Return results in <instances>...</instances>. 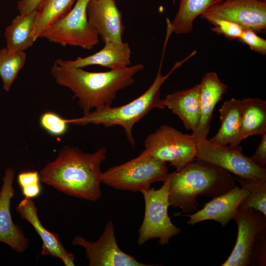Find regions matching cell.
I'll list each match as a JSON object with an SVG mask.
<instances>
[{
  "label": "cell",
  "mask_w": 266,
  "mask_h": 266,
  "mask_svg": "<svg viewBox=\"0 0 266 266\" xmlns=\"http://www.w3.org/2000/svg\"><path fill=\"white\" fill-rule=\"evenodd\" d=\"M225 0H180L178 11L170 22L175 34H187L191 32L195 19L212 6Z\"/></svg>",
  "instance_id": "cell-23"
},
{
  "label": "cell",
  "mask_w": 266,
  "mask_h": 266,
  "mask_svg": "<svg viewBox=\"0 0 266 266\" xmlns=\"http://www.w3.org/2000/svg\"><path fill=\"white\" fill-rule=\"evenodd\" d=\"M131 49L128 42H109L105 43L101 50L92 55L66 61L74 67L83 68L88 66H100L112 70L131 66Z\"/></svg>",
  "instance_id": "cell-18"
},
{
  "label": "cell",
  "mask_w": 266,
  "mask_h": 266,
  "mask_svg": "<svg viewBox=\"0 0 266 266\" xmlns=\"http://www.w3.org/2000/svg\"><path fill=\"white\" fill-rule=\"evenodd\" d=\"M22 193L25 198L33 199L38 197L41 192L40 183L33 184L21 188Z\"/></svg>",
  "instance_id": "cell-34"
},
{
  "label": "cell",
  "mask_w": 266,
  "mask_h": 266,
  "mask_svg": "<svg viewBox=\"0 0 266 266\" xmlns=\"http://www.w3.org/2000/svg\"><path fill=\"white\" fill-rule=\"evenodd\" d=\"M169 174L166 163L144 149L136 157L103 172L101 182L118 190L140 192L153 183L164 182Z\"/></svg>",
  "instance_id": "cell-5"
},
{
  "label": "cell",
  "mask_w": 266,
  "mask_h": 266,
  "mask_svg": "<svg viewBox=\"0 0 266 266\" xmlns=\"http://www.w3.org/2000/svg\"><path fill=\"white\" fill-rule=\"evenodd\" d=\"M171 1L172 2V3L174 4L175 3L176 0H171Z\"/></svg>",
  "instance_id": "cell-35"
},
{
  "label": "cell",
  "mask_w": 266,
  "mask_h": 266,
  "mask_svg": "<svg viewBox=\"0 0 266 266\" xmlns=\"http://www.w3.org/2000/svg\"><path fill=\"white\" fill-rule=\"evenodd\" d=\"M260 0V1H265V2H266V0Z\"/></svg>",
  "instance_id": "cell-36"
},
{
  "label": "cell",
  "mask_w": 266,
  "mask_h": 266,
  "mask_svg": "<svg viewBox=\"0 0 266 266\" xmlns=\"http://www.w3.org/2000/svg\"><path fill=\"white\" fill-rule=\"evenodd\" d=\"M144 147L152 156L169 163L178 171L197 156V141L192 134L183 133L167 125L161 126L144 140Z\"/></svg>",
  "instance_id": "cell-8"
},
{
  "label": "cell",
  "mask_w": 266,
  "mask_h": 266,
  "mask_svg": "<svg viewBox=\"0 0 266 266\" xmlns=\"http://www.w3.org/2000/svg\"><path fill=\"white\" fill-rule=\"evenodd\" d=\"M241 112V100L232 98L225 101L219 109L220 127L209 140L216 144L239 145Z\"/></svg>",
  "instance_id": "cell-20"
},
{
  "label": "cell",
  "mask_w": 266,
  "mask_h": 266,
  "mask_svg": "<svg viewBox=\"0 0 266 266\" xmlns=\"http://www.w3.org/2000/svg\"><path fill=\"white\" fill-rule=\"evenodd\" d=\"M205 20L213 25L211 28L212 31L223 35L229 40H238L243 31L237 24L226 20L211 18Z\"/></svg>",
  "instance_id": "cell-28"
},
{
  "label": "cell",
  "mask_w": 266,
  "mask_h": 266,
  "mask_svg": "<svg viewBox=\"0 0 266 266\" xmlns=\"http://www.w3.org/2000/svg\"><path fill=\"white\" fill-rule=\"evenodd\" d=\"M166 48H163L159 67L153 83L141 95L121 106H112L99 111H93L81 117L66 119L68 124L85 126L89 124L101 125L106 128L120 126L124 129L129 142L135 145L133 130L134 126L154 108H165L160 97L161 88L170 75L186 61L195 56L192 52L188 56L175 63L166 75L162 73Z\"/></svg>",
  "instance_id": "cell-4"
},
{
  "label": "cell",
  "mask_w": 266,
  "mask_h": 266,
  "mask_svg": "<svg viewBox=\"0 0 266 266\" xmlns=\"http://www.w3.org/2000/svg\"><path fill=\"white\" fill-rule=\"evenodd\" d=\"M41 127L50 134L61 136L66 132V119L63 118L56 113L48 111L43 113L39 119Z\"/></svg>",
  "instance_id": "cell-27"
},
{
  "label": "cell",
  "mask_w": 266,
  "mask_h": 266,
  "mask_svg": "<svg viewBox=\"0 0 266 266\" xmlns=\"http://www.w3.org/2000/svg\"><path fill=\"white\" fill-rule=\"evenodd\" d=\"M45 0H19L17 3V8L20 14L37 10Z\"/></svg>",
  "instance_id": "cell-33"
},
{
  "label": "cell",
  "mask_w": 266,
  "mask_h": 266,
  "mask_svg": "<svg viewBox=\"0 0 266 266\" xmlns=\"http://www.w3.org/2000/svg\"><path fill=\"white\" fill-rule=\"evenodd\" d=\"M234 176L213 164L195 158L173 172L168 192L169 205L184 213L197 210L198 196L214 198L233 189Z\"/></svg>",
  "instance_id": "cell-3"
},
{
  "label": "cell",
  "mask_w": 266,
  "mask_h": 266,
  "mask_svg": "<svg viewBox=\"0 0 266 266\" xmlns=\"http://www.w3.org/2000/svg\"><path fill=\"white\" fill-rule=\"evenodd\" d=\"M14 176V169L6 168L0 189V242L16 252L23 253L28 247V239L21 228L14 223L10 211L11 200L15 196Z\"/></svg>",
  "instance_id": "cell-14"
},
{
  "label": "cell",
  "mask_w": 266,
  "mask_h": 266,
  "mask_svg": "<svg viewBox=\"0 0 266 266\" xmlns=\"http://www.w3.org/2000/svg\"><path fill=\"white\" fill-rule=\"evenodd\" d=\"M37 10L16 16L4 32L6 48L11 52H25L33 46L32 37Z\"/></svg>",
  "instance_id": "cell-21"
},
{
  "label": "cell",
  "mask_w": 266,
  "mask_h": 266,
  "mask_svg": "<svg viewBox=\"0 0 266 266\" xmlns=\"http://www.w3.org/2000/svg\"><path fill=\"white\" fill-rule=\"evenodd\" d=\"M173 172L169 173L162 186L158 189L141 190L144 198L145 211L142 223L138 231L137 243L141 245L148 240L158 238L161 245L167 244L169 239L178 234L181 229L174 225L168 215V192Z\"/></svg>",
  "instance_id": "cell-6"
},
{
  "label": "cell",
  "mask_w": 266,
  "mask_h": 266,
  "mask_svg": "<svg viewBox=\"0 0 266 266\" xmlns=\"http://www.w3.org/2000/svg\"><path fill=\"white\" fill-rule=\"evenodd\" d=\"M234 177L241 187L246 188L250 192L239 207L252 208L266 217V181L248 180Z\"/></svg>",
  "instance_id": "cell-26"
},
{
  "label": "cell",
  "mask_w": 266,
  "mask_h": 266,
  "mask_svg": "<svg viewBox=\"0 0 266 266\" xmlns=\"http://www.w3.org/2000/svg\"><path fill=\"white\" fill-rule=\"evenodd\" d=\"M76 0H45L37 10L32 37L35 41L51 24L68 13Z\"/></svg>",
  "instance_id": "cell-24"
},
{
  "label": "cell",
  "mask_w": 266,
  "mask_h": 266,
  "mask_svg": "<svg viewBox=\"0 0 266 266\" xmlns=\"http://www.w3.org/2000/svg\"><path fill=\"white\" fill-rule=\"evenodd\" d=\"M197 159L231 173L239 179L266 181V168L255 164L244 155L239 145L214 144L207 139L197 142Z\"/></svg>",
  "instance_id": "cell-9"
},
{
  "label": "cell",
  "mask_w": 266,
  "mask_h": 266,
  "mask_svg": "<svg viewBox=\"0 0 266 266\" xmlns=\"http://www.w3.org/2000/svg\"><path fill=\"white\" fill-rule=\"evenodd\" d=\"M240 142L254 134L266 133V101L257 98L241 100Z\"/></svg>",
  "instance_id": "cell-22"
},
{
  "label": "cell",
  "mask_w": 266,
  "mask_h": 266,
  "mask_svg": "<svg viewBox=\"0 0 266 266\" xmlns=\"http://www.w3.org/2000/svg\"><path fill=\"white\" fill-rule=\"evenodd\" d=\"M241 43L248 45L251 50L261 54H266V40L250 30H243L238 39Z\"/></svg>",
  "instance_id": "cell-29"
},
{
  "label": "cell",
  "mask_w": 266,
  "mask_h": 266,
  "mask_svg": "<svg viewBox=\"0 0 266 266\" xmlns=\"http://www.w3.org/2000/svg\"><path fill=\"white\" fill-rule=\"evenodd\" d=\"M237 226L234 246L221 266H249L253 249L266 234V217L250 208L239 207L233 219Z\"/></svg>",
  "instance_id": "cell-10"
},
{
  "label": "cell",
  "mask_w": 266,
  "mask_h": 266,
  "mask_svg": "<svg viewBox=\"0 0 266 266\" xmlns=\"http://www.w3.org/2000/svg\"><path fill=\"white\" fill-rule=\"evenodd\" d=\"M16 211L33 226L40 237L42 242V255L59 258L66 266L75 265L74 255L66 250L57 234L47 230L40 222L37 208L32 199L25 198L21 200L16 206Z\"/></svg>",
  "instance_id": "cell-16"
},
{
  "label": "cell",
  "mask_w": 266,
  "mask_h": 266,
  "mask_svg": "<svg viewBox=\"0 0 266 266\" xmlns=\"http://www.w3.org/2000/svg\"><path fill=\"white\" fill-rule=\"evenodd\" d=\"M266 266V234L257 242L252 250L249 266Z\"/></svg>",
  "instance_id": "cell-30"
},
{
  "label": "cell",
  "mask_w": 266,
  "mask_h": 266,
  "mask_svg": "<svg viewBox=\"0 0 266 266\" xmlns=\"http://www.w3.org/2000/svg\"><path fill=\"white\" fill-rule=\"evenodd\" d=\"M144 68L139 63L104 72H91L57 59L51 73L60 86L69 89L77 99L84 115L112 106L118 92L133 85L134 76Z\"/></svg>",
  "instance_id": "cell-1"
},
{
  "label": "cell",
  "mask_w": 266,
  "mask_h": 266,
  "mask_svg": "<svg viewBox=\"0 0 266 266\" xmlns=\"http://www.w3.org/2000/svg\"><path fill=\"white\" fill-rule=\"evenodd\" d=\"M26 59L25 52H11L6 47L0 49V78L5 91H10Z\"/></svg>",
  "instance_id": "cell-25"
},
{
  "label": "cell",
  "mask_w": 266,
  "mask_h": 266,
  "mask_svg": "<svg viewBox=\"0 0 266 266\" xmlns=\"http://www.w3.org/2000/svg\"><path fill=\"white\" fill-rule=\"evenodd\" d=\"M200 84L176 91L166 95L163 100L166 107L177 115L185 128L194 133L200 119Z\"/></svg>",
  "instance_id": "cell-19"
},
{
  "label": "cell",
  "mask_w": 266,
  "mask_h": 266,
  "mask_svg": "<svg viewBox=\"0 0 266 266\" xmlns=\"http://www.w3.org/2000/svg\"><path fill=\"white\" fill-rule=\"evenodd\" d=\"M204 20L218 18L235 23L256 33L266 30V2L259 0H225L200 15Z\"/></svg>",
  "instance_id": "cell-11"
},
{
  "label": "cell",
  "mask_w": 266,
  "mask_h": 266,
  "mask_svg": "<svg viewBox=\"0 0 266 266\" xmlns=\"http://www.w3.org/2000/svg\"><path fill=\"white\" fill-rule=\"evenodd\" d=\"M40 175L37 171H24L20 173L17 177L18 183L21 188L40 183Z\"/></svg>",
  "instance_id": "cell-32"
},
{
  "label": "cell",
  "mask_w": 266,
  "mask_h": 266,
  "mask_svg": "<svg viewBox=\"0 0 266 266\" xmlns=\"http://www.w3.org/2000/svg\"><path fill=\"white\" fill-rule=\"evenodd\" d=\"M199 84L200 119L196 131L192 133L197 142L207 139L214 108L228 89L213 71L206 73Z\"/></svg>",
  "instance_id": "cell-17"
},
{
  "label": "cell",
  "mask_w": 266,
  "mask_h": 266,
  "mask_svg": "<svg viewBox=\"0 0 266 266\" xmlns=\"http://www.w3.org/2000/svg\"><path fill=\"white\" fill-rule=\"evenodd\" d=\"M106 153L105 147L85 153L77 147L65 146L40 170V180L68 196L97 201L102 196L100 166Z\"/></svg>",
  "instance_id": "cell-2"
},
{
  "label": "cell",
  "mask_w": 266,
  "mask_h": 266,
  "mask_svg": "<svg viewBox=\"0 0 266 266\" xmlns=\"http://www.w3.org/2000/svg\"><path fill=\"white\" fill-rule=\"evenodd\" d=\"M249 193L246 188L236 185L225 193L213 198L201 209L185 215L189 218L187 224L194 225L204 221L213 220L225 227L233 219L240 205Z\"/></svg>",
  "instance_id": "cell-15"
},
{
  "label": "cell",
  "mask_w": 266,
  "mask_h": 266,
  "mask_svg": "<svg viewBox=\"0 0 266 266\" xmlns=\"http://www.w3.org/2000/svg\"><path fill=\"white\" fill-rule=\"evenodd\" d=\"M89 0H76L70 11L48 26L39 38L64 47L92 49L100 40L88 20L87 6Z\"/></svg>",
  "instance_id": "cell-7"
},
{
  "label": "cell",
  "mask_w": 266,
  "mask_h": 266,
  "mask_svg": "<svg viewBox=\"0 0 266 266\" xmlns=\"http://www.w3.org/2000/svg\"><path fill=\"white\" fill-rule=\"evenodd\" d=\"M257 166L266 167V133L262 135L260 142L254 153L250 157Z\"/></svg>",
  "instance_id": "cell-31"
},
{
  "label": "cell",
  "mask_w": 266,
  "mask_h": 266,
  "mask_svg": "<svg viewBox=\"0 0 266 266\" xmlns=\"http://www.w3.org/2000/svg\"><path fill=\"white\" fill-rule=\"evenodd\" d=\"M87 15L91 27L104 43L123 41L125 26L115 0H90Z\"/></svg>",
  "instance_id": "cell-13"
},
{
  "label": "cell",
  "mask_w": 266,
  "mask_h": 266,
  "mask_svg": "<svg viewBox=\"0 0 266 266\" xmlns=\"http://www.w3.org/2000/svg\"><path fill=\"white\" fill-rule=\"evenodd\" d=\"M73 245L82 246L90 266H148L138 262L134 257L122 251L116 242L113 223L108 221L102 234L96 241L78 236L72 241Z\"/></svg>",
  "instance_id": "cell-12"
}]
</instances>
